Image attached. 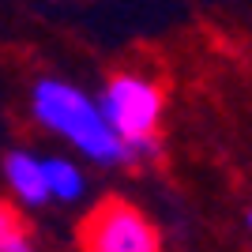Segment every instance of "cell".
<instances>
[{
  "label": "cell",
  "instance_id": "6da1fadb",
  "mask_svg": "<svg viewBox=\"0 0 252 252\" xmlns=\"http://www.w3.org/2000/svg\"><path fill=\"white\" fill-rule=\"evenodd\" d=\"M34 117L45 128L61 132L94 162H132V147L113 132V125L105 121V113L98 109L87 94H79L75 87L61 83V79H42L34 87Z\"/></svg>",
  "mask_w": 252,
  "mask_h": 252
},
{
  "label": "cell",
  "instance_id": "7a4b0ae2",
  "mask_svg": "<svg viewBox=\"0 0 252 252\" xmlns=\"http://www.w3.org/2000/svg\"><path fill=\"white\" fill-rule=\"evenodd\" d=\"M98 109L105 121L113 125V132L132 147V158L158 155V121L166 109V94L162 87L143 72H113L105 83Z\"/></svg>",
  "mask_w": 252,
  "mask_h": 252
},
{
  "label": "cell",
  "instance_id": "3957f363",
  "mask_svg": "<svg viewBox=\"0 0 252 252\" xmlns=\"http://www.w3.org/2000/svg\"><path fill=\"white\" fill-rule=\"evenodd\" d=\"M79 252H162L155 222L121 196H105L79 222Z\"/></svg>",
  "mask_w": 252,
  "mask_h": 252
},
{
  "label": "cell",
  "instance_id": "277c9868",
  "mask_svg": "<svg viewBox=\"0 0 252 252\" xmlns=\"http://www.w3.org/2000/svg\"><path fill=\"white\" fill-rule=\"evenodd\" d=\"M4 177L15 189L23 203H45L49 200V185H45V166L27 151H11L4 158Z\"/></svg>",
  "mask_w": 252,
  "mask_h": 252
},
{
  "label": "cell",
  "instance_id": "5b68a950",
  "mask_svg": "<svg viewBox=\"0 0 252 252\" xmlns=\"http://www.w3.org/2000/svg\"><path fill=\"white\" fill-rule=\"evenodd\" d=\"M42 166H45L49 196H57V200H79V192H83V173H79L72 162H64V158H49V162H42Z\"/></svg>",
  "mask_w": 252,
  "mask_h": 252
},
{
  "label": "cell",
  "instance_id": "8992f818",
  "mask_svg": "<svg viewBox=\"0 0 252 252\" xmlns=\"http://www.w3.org/2000/svg\"><path fill=\"white\" fill-rule=\"evenodd\" d=\"M0 252H31L27 241V222L11 203L0 200Z\"/></svg>",
  "mask_w": 252,
  "mask_h": 252
},
{
  "label": "cell",
  "instance_id": "52a82bcc",
  "mask_svg": "<svg viewBox=\"0 0 252 252\" xmlns=\"http://www.w3.org/2000/svg\"><path fill=\"white\" fill-rule=\"evenodd\" d=\"M249 226H252V215H249Z\"/></svg>",
  "mask_w": 252,
  "mask_h": 252
}]
</instances>
